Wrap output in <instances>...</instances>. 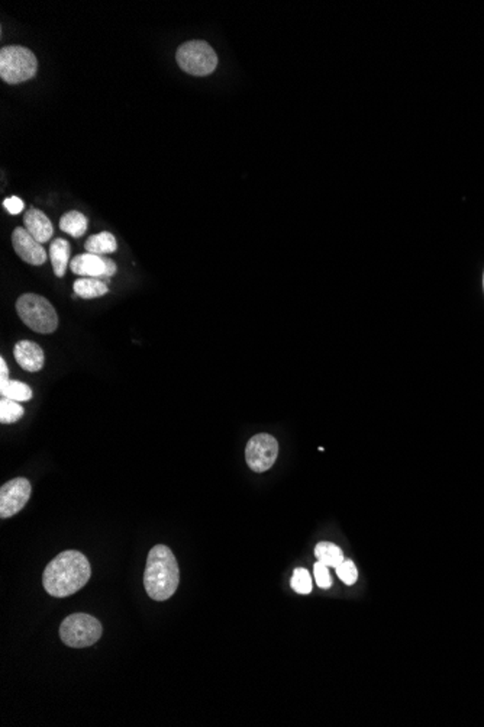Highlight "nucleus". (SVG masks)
<instances>
[{"label":"nucleus","instance_id":"f257e3e1","mask_svg":"<svg viewBox=\"0 0 484 727\" xmlns=\"http://www.w3.org/2000/svg\"><path fill=\"white\" fill-rule=\"evenodd\" d=\"M90 576L92 568L87 558L77 551H65L48 563L43 584L50 595L64 598L82 590Z\"/></svg>","mask_w":484,"mask_h":727},{"label":"nucleus","instance_id":"f03ea898","mask_svg":"<svg viewBox=\"0 0 484 727\" xmlns=\"http://www.w3.org/2000/svg\"><path fill=\"white\" fill-rule=\"evenodd\" d=\"M178 584L180 569L174 553L164 544H157L148 553L144 572V587L148 597L166 601L174 595Z\"/></svg>","mask_w":484,"mask_h":727},{"label":"nucleus","instance_id":"7ed1b4c3","mask_svg":"<svg viewBox=\"0 0 484 727\" xmlns=\"http://www.w3.org/2000/svg\"><path fill=\"white\" fill-rule=\"evenodd\" d=\"M16 312L23 324L35 333L51 334L58 329V315L55 308L41 295H21L16 301Z\"/></svg>","mask_w":484,"mask_h":727},{"label":"nucleus","instance_id":"20e7f679","mask_svg":"<svg viewBox=\"0 0 484 727\" xmlns=\"http://www.w3.org/2000/svg\"><path fill=\"white\" fill-rule=\"evenodd\" d=\"M38 60L35 54L21 46L4 47L0 51V78L9 85H18L35 78Z\"/></svg>","mask_w":484,"mask_h":727},{"label":"nucleus","instance_id":"39448f33","mask_svg":"<svg viewBox=\"0 0 484 727\" xmlns=\"http://www.w3.org/2000/svg\"><path fill=\"white\" fill-rule=\"evenodd\" d=\"M176 60L180 68L192 76H209L217 67V55L215 50L205 41L193 40L181 44L177 48Z\"/></svg>","mask_w":484,"mask_h":727},{"label":"nucleus","instance_id":"423d86ee","mask_svg":"<svg viewBox=\"0 0 484 727\" xmlns=\"http://www.w3.org/2000/svg\"><path fill=\"white\" fill-rule=\"evenodd\" d=\"M103 633V627L95 617L83 612L71 614L61 623L60 637L70 647H89L95 644Z\"/></svg>","mask_w":484,"mask_h":727},{"label":"nucleus","instance_id":"0eeeda50","mask_svg":"<svg viewBox=\"0 0 484 727\" xmlns=\"http://www.w3.org/2000/svg\"><path fill=\"white\" fill-rule=\"evenodd\" d=\"M279 456V443L271 434L262 433L249 439L245 449V459L249 469L263 474L271 469Z\"/></svg>","mask_w":484,"mask_h":727},{"label":"nucleus","instance_id":"6e6552de","mask_svg":"<svg viewBox=\"0 0 484 727\" xmlns=\"http://www.w3.org/2000/svg\"><path fill=\"white\" fill-rule=\"evenodd\" d=\"M32 487L25 478H15L0 488V517L11 519L28 504Z\"/></svg>","mask_w":484,"mask_h":727},{"label":"nucleus","instance_id":"1a4fd4ad","mask_svg":"<svg viewBox=\"0 0 484 727\" xmlns=\"http://www.w3.org/2000/svg\"><path fill=\"white\" fill-rule=\"evenodd\" d=\"M12 244L16 251L18 256L32 265V266H41L47 260V253L41 243L36 241L25 227H18L12 233Z\"/></svg>","mask_w":484,"mask_h":727},{"label":"nucleus","instance_id":"9d476101","mask_svg":"<svg viewBox=\"0 0 484 727\" xmlns=\"http://www.w3.org/2000/svg\"><path fill=\"white\" fill-rule=\"evenodd\" d=\"M106 259L107 258L97 256V254L93 253L79 254V256H76L70 262V269L74 275H79L83 277H96L103 280L104 283H109Z\"/></svg>","mask_w":484,"mask_h":727},{"label":"nucleus","instance_id":"9b49d317","mask_svg":"<svg viewBox=\"0 0 484 727\" xmlns=\"http://www.w3.org/2000/svg\"><path fill=\"white\" fill-rule=\"evenodd\" d=\"M14 356L18 365L26 372H40L44 368V350L33 341H18L14 349Z\"/></svg>","mask_w":484,"mask_h":727},{"label":"nucleus","instance_id":"f8f14e48","mask_svg":"<svg viewBox=\"0 0 484 727\" xmlns=\"http://www.w3.org/2000/svg\"><path fill=\"white\" fill-rule=\"evenodd\" d=\"M23 225H25L26 231L41 244H45L47 241H50L54 234V228H53L50 218L43 211L36 209V208H31L25 213Z\"/></svg>","mask_w":484,"mask_h":727},{"label":"nucleus","instance_id":"ddd939ff","mask_svg":"<svg viewBox=\"0 0 484 727\" xmlns=\"http://www.w3.org/2000/svg\"><path fill=\"white\" fill-rule=\"evenodd\" d=\"M70 243L63 238H57L51 243L50 247V259L57 277H63L65 275L67 266L70 265Z\"/></svg>","mask_w":484,"mask_h":727},{"label":"nucleus","instance_id":"4468645a","mask_svg":"<svg viewBox=\"0 0 484 727\" xmlns=\"http://www.w3.org/2000/svg\"><path fill=\"white\" fill-rule=\"evenodd\" d=\"M107 283L96 277H83L74 282V294L83 299L100 298L107 294Z\"/></svg>","mask_w":484,"mask_h":727},{"label":"nucleus","instance_id":"2eb2a0df","mask_svg":"<svg viewBox=\"0 0 484 727\" xmlns=\"http://www.w3.org/2000/svg\"><path fill=\"white\" fill-rule=\"evenodd\" d=\"M87 218L79 211H70L64 213L60 220L61 231L70 234L74 238H80L87 231Z\"/></svg>","mask_w":484,"mask_h":727},{"label":"nucleus","instance_id":"dca6fc26","mask_svg":"<svg viewBox=\"0 0 484 727\" xmlns=\"http://www.w3.org/2000/svg\"><path fill=\"white\" fill-rule=\"evenodd\" d=\"M85 248L87 250V253L97 254V256H104V254L115 253L118 248V244H117V238L114 237V234L103 231V233L95 234L90 238H87Z\"/></svg>","mask_w":484,"mask_h":727},{"label":"nucleus","instance_id":"f3484780","mask_svg":"<svg viewBox=\"0 0 484 727\" xmlns=\"http://www.w3.org/2000/svg\"><path fill=\"white\" fill-rule=\"evenodd\" d=\"M315 556L323 565H326L329 568H335V569H337L345 561L343 551L337 546V544H333L330 541L318 543L315 548Z\"/></svg>","mask_w":484,"mask_h":727},{"label":"nucleus","instance_id":"a211bd4d","mask_svg":"<svg viewBox=\"0 0 484 727\" xmlns=\"http://www.w3.org/2000/svg\"><path fill=\"white\" fill-rule=\"evenodd\" d=\"M0 395L5 398H9V399H14V401H18V403H25V401H29V399L32 398V389L23 382L9 379L6 382V385L0 386Z\"/></svg>","mask_w":484,"mask_h":727},{"label":"nucleus","instance_id":"6ab92c4d","mask_svg":"<svg viewBox=\"0 0 484 727\" xmlns=\"http://www.w3.org/2000/svg\"><path fill=\"white\" fill-rule=\"evenodd\" d=\"M25 414L23 407L21 403L14 401V399L2 396L0 399V423L2 424H12L21 420Z\"/></svg>","mask_w":484,"mask_h":727},{"label":"nucleus","instance_id":"aec40b11","mask_svg":"<svg viewBox=\"0 0 484 727\" xmlns=\"http://www.w3.org/2000/svg\"><path fill=\"white\" fill-rule=\"evenodd\" d=\"M291 584V588L297 593V594H311L312 593V579H311V573L303 569V568H297L294 572H293V578L290 580Z\"/></svg>","mask_w":484,"mask_h":727},{"label":"nucleus","instance_id":"412c9836","mask_svg":"<svg viewBox=\"0 0 484 727\" xmlns=\"http://www.w3.org/2000/svg\"><path fill=\"white\" fill-rule=\"evenodd\" d=\"M337 575L345 585H354L358 579V571L353 561H344L337 568Z\"/></svg>","mask_w":484,"mask_h":727},{"label":"nucleus","instance_id":"4be33fe9","mask_svg":"<svg viewBox=\"0 0 484 727\" xmlns=\"http://www.w3.org/2000/svg\"><path fill=\"white\" fill-rule=\"evenodd\" d=\"M313 573H315V579H316L319 588H322V590L330 588L332 579H330V573H329L326 565H323L322 562L318 561L313 566Z\"/></svg>","mask_w":484,"mask_h":727},{"label":"nucleus","instance_id":"5701e85b","mask_svg":"<svg viewBox=\"0 0 484 727\" xmlns=\"http://www.w3.org/2000/svg\"><path fill=\"white\" fill-rule=\"evenodd\" d=\"M4 206H5V208H6V209L12 213V215H16V213H19V212H22V211H23L25 203H23V201H22V199H19L18 196H12V198L5 199Z\"/></svg>","mask_w":484,"mask_h":727},{"label":"nucleus","instance_id":"b1692460","mask_svg":"<svg viewBox=\"0 0 484 727\" xmlns=\"http://www.w3.org/2000/svg\"><path fill=\"white\" fill-rule=\"evenodd\" d=\"M8 376H9V368L6 365L5 359L2 357V359H0V386L6 385V382L9 381Z\"/></svg>","mask_w":484,"mask_h":727},{"label":"nucleus","instance_id":"393cba45","mask_svg":"<svg viewBox=\"0 0 484 727\" xmlns=\"http://www.w3.org/2000/svg\"><path fill=\"white\" fill-rule=\"evenodd\" d=\"M483 283H484V276H483Z\"/></svg>","mask_w":484,"mask_h":727}]
</instances>
